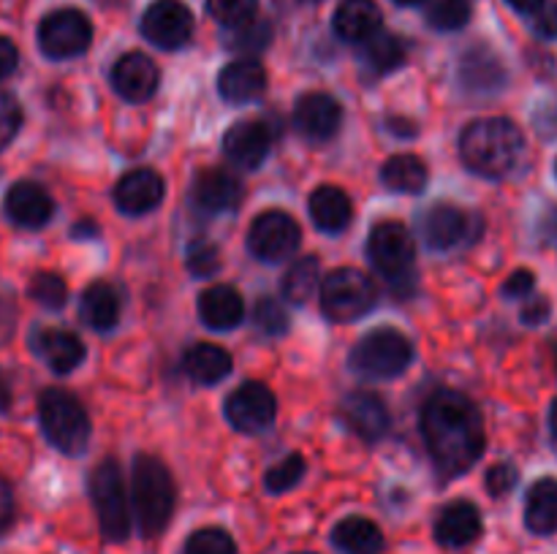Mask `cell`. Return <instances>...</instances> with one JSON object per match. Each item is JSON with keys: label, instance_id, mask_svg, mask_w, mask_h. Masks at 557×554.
<instances>
[{"label": "cell", "instance_id": "obj_11", "mask_svg": "<svg viewBox=\"0 0 557 554\" xmlns=\"http://www.w3.org/2000/svg\"><path fill=\"white\" fill-rule=\"evenodd\" d=\"M141 33L161 49H180L194 36V14L183 0H156L141 16Z\"/></svg>", "mask_w": 557, "mask_h": 554}, {"label": "cell", "instance_id": "obj_26", "mask_svg": "<svg viewBox=\"0 0 557 554\" xmlns=\"http://www.w3.org/2000/svg\"><path fill=\"white\" fill-rule=\"evenodd\" d=\"M354 215V204L348 199V193L335 185H321L310 196V217H313L315 226L326 234H337L343 228H348Z\"/></svg>", "mask_w": 557, "mask_h": 554}, {"label": "cell", "instance_id": "obj_8", "mask_svg": "<svg viewBox=\"0 0 557 554\" xmlns=\"http://www.w3.org/2000/svg\"><path fill=\"white\" fill-rule=\"evenodd\" d=\"M92 41V25L79 9H58L38 25V47L47 58L69 60L87 52Z\"/></svg>", "mask_w": 557, "mask_h": 554}, {"label": "cell", "instance_id": "obj_10", "mask_svg": "<svg viewBox=\"0 0 557 554\" xmlns=\"http://www.w3.org/2000/svg\"><path fill=\"white\" fill-rule=\"evenodd\" d=\"M368 255L386 280H403L413 266V237L400 221H381L370 228Z\"/></svg>", "mask_w": 557, "mask_h": 554}, {"label": "cell", "instance_id": "obj_13", "mask_svg": "<svg viewBox=\"0 0 557 554\" xmlns=\"http://www.w3.org/2000/svg\"><path fill=\"white\" fill-rule=\"evenodd\" d=\"M272 147V130L264 119H239L223 136V152L239 168H259Z\"/></svg>", "mask_w": 557, "mask_h": 554}, {"label": "cell", "instance_id": "obj_43", "mask_svg": "<svg viewBox=\"0 0 557 554\" xmlns=\"http://www.w3.org/2000/svg\"><path fill=\"white\" fill-rule=\"evenodd\" d=\"M22 128V106L11 92L0 90V152L16 139Z\"/></svg>", "mask_w": 557, "mask_h": 554}, {"label": "cell", "instance_id": "obj_25", "mask_svg": "<svg viewBox=\"0 0 557 554\" xmlns=\"http://www.w3.org/2000/svg\"><path fill=\"white\" fill-rule=\"evenodd\" d=\"M199 315L210 329L226 331L239 326L245 315V302L237 288L212 286L199 297Z\"/></svg>", "mask_w": 557, "mask_h": 554}, {"label": "cell", "instance_id": "obj_14", "mask_svg": "<svg viewBox=\"0 0 557 554\" xmlns=\"http://www.w3.org/2000/svg\"><path fill=\"white\" fill-rule=\"evenodd\" d=\"M343 109L330 92H305L294 106V125L310 141H326L337 134Z\"/></svg>", "mask_w": 557, "mask_h": 554}, {"label": "cell", "instance_id": "obj_52", "mask_svg": "<svg viewBox=\"0 0 557 554\" xmlns=\"http://www.w3.org/2000/svg\"><path fill=\"white\" fill-rule=\"evenodd\" d=\"M9 405H11V389L9 383H5L3 375H0V413L9 411Z\"/></svg>", "mask_w": 557, "mask_h": 554}, {"label": "cell", "instance_id": "obj_47", "mask_svg": "<svg viewBox=\"0 0 557 554\" xmlns=\"http://www.w3.org/2000/svg\"><path fill=\"white\" fill-rule=\"evenodd\" d=\"M16 65H20V49H16L11 38L0 36V79L14 74Z\"/></svg>", "mask_w": 557, "mask_h": 554}, {"label": "cell", "instance_id": "obj_15", "mask_svg": "<svg viewBox=\"0 0 557 554\" xmlns=\"http://www.w3.org/2000/svg\"><path fill=\"white\" fill-rule=\"evenodd\" d=\"M5 215H9L11 223L22 228H41L52 221L54 215V201L47 190L38 182H30V179H22V182H14L5 193Z\"/></svg>", "mask_w": 557, "mask_h": 554}, {"label": "cell", "instance_id": "obj_24", "mask_svg": "<svg viewBox=\"0 0 557 554\" xmlns=\"http://www.w3.org/2000/svg\"><path fill=\"white\" fill-rule=\"evenodd\" d=\"M332 25L343 41H368L381 30V9L375 0H343Z\"/></svg>", "mask_w": 557, "mask_h": 554}, {"label": "cell", "instance_id": "obj_42", "mask_svg": "<svg viewBox=\"0 0 557 554\" xmlns=\"http://www.w3.org/2000/svg\"><path fill=\"white\" fill-rule=\"evenodd\" d=\"M185 264H188L190 275L196 277H212L218 269H221V255H218V248L212 242H194L188 248V259H185Z\"/></svg>", "mask_w": 557, "mask_h": 554}, {"label": "cell", "instance_id": "obj_23", "mask_svg": "<svg viewBox=\"0 0 557 554\" xmlns=\"http://www.w3.org/2000/svg\"><path fill=\"white\" fill-rule=\"evenodd\" d=\"M471 217L455 204H435L424 212L422 234L433 250H451L468 237Z\"/></svg>", "mask_w": 557, "mask_h": 554}, {"label": "cell", "instance_id": "obj_35", "mask_svg": "<svg viewBox=\"0 0 557 554\" xmlns=\"http://www.w3.org/2000/svg\"><path fill=\"white\" fill-rule=\"evenodd\" d=\"M27 293L41 307L60 310L65 304V299H69V286H65V280L58 272H38V275H33Z\"/></svg>", "mask_w": 557, "mask_h": 554}, {"label": "cell", "instance_id": "obj_29", "mask_svg": "<svg viewBox=\"0 0 557 554\" xmlns=\"http://www.w3.org/2000/svg\"><path fill=\"white\" fill-rule=\"evenodd\" d=\"M525 525L536 536L557 532V481L542 478L531 487L525 500Z\"/></svg>", "mask_w": 557, "mask_h": 554}, {"label": "cell", "instance_id": "obj_16", "mask_svg": "<svg viewBox=\"0 0 557 554\" xmlns=\"http://www.w3.org/2000/svg\"><path fill=\"white\" fill-rule=\"evenodd\" d=\"M341 416L362 440H381L389 432V411L373 391H351L343 396Z\"/></svg>", "mask_w": 557, "mask_h": 554}, {"label": "cell", "instance_id": "obj_46", "mask_svg": "<svg viewBox=\"0 0 557 554\" xmlns=\"http://www.w3.org/2000/svg\"><path fill=\"white\" fill-rule=\"evenodd\" d=\"M533 272H528V269H517L515 275L509 277V280L504 282V293L509 299H522V297H528V293L533 291Z\"/></svg>", "mask_w": 557, "mask_h": 554}, {"label": "cell", "instance_id": "obj_34", "mask_svg": "<svg viewBox=\"0 0 557 554\" xmlns=\"http://www.w3.org/2000/svg\"><path fill=\"white\" fill-rule=\"evenodd\" d=\"M500 65L493 54L487 52H471L466 54V63H462V81L473 90H493L495 81H500Z\"/></svg>", "mask_w": 557, "mask_h": 554}, {"label": "cell", "instance_id": "obj_30", "mask_svg": "<svg viewBox=\"0 0 557 554\" xmlns=\"http://www.w3.org/2000/svg\"><path fill=\"white\" fill-rule=\"evenodd\" d=\"M79 313L92 329H112L120 318V297L109 282H90L82 293Z\"/></svg>", "mask_w": 557, "mask_h": 554}, {"label": "cell", "instance_id": "obj_55", "mask_svg": "<svg viewBox=\"0 0 557 554\" xmlns=\"http://www.w3.org/2000/svg\"><path fill=\"white\" fill-rule=\"evenodd\" d=\"M299 3H319V0H299Z\"/></svg>", "mask_w": 557, "mask_h": 554}, {"label": "cell", "instance_id": "obj_53", "mask_svg": "<svg viewBox=\"0 0 557 554\" xmlns=\"http://www.w3.org/2000/svg\"><path fill=\"white\" fill-rule=\"evenodd\" d=\"M549 427H553V432L557 435V400L553 402V407H549Z\"/></svg>", "mask_w": 557, "mask_h": 554}, {"label": "cell", "instance_id": "obj_7", "mask_svg": "<svg viewBox=\"0 0 557 554\" xmlns=\"http://www.w3.org/2000/svg\"><path fill=\"white\" fill-rule=\"evenodd\" d=\"M375 282L362 269L343 266L321 280V310L335 324H351L375 304Z\"/></svg>", "mask_w": 557, "mask_h": 554}, {"label": "cell", "instance_id": "obj_31", "mask_svg": "<svg viewBox=\"0 0 557 554\" xmlns=\"http://www.w3.org/2000/svg\"><path fill=\"white\" fill-rule=\"evenodd\" d=\"M381 179L395 193H422L424 185H428V166H424L422 158L411 155V152L392 155L381 166Z\"/></svg>", "mask_w": 557, "mask_h": 554}, {"label": "cell", "instance_id": "obj_22", "mask_svg": "<svg viewBox=\"0 0 557 554\" xmlns=\"http://www.w3.org/2000/svg\"><path fill=\"white\" fill-rule=\"evenodd\" d=\"M218 90L228 103H248L264 96L267 71L259 60H234L218 76Z\"/></svg>", "mask_w": 557, "mask_h": 554}, {"label": "cell", "instance_id": "obj_1", "mask_svg": "<svg viewBox=\"0 0 557 554\" xmlns=\"http://www.w3.org/2000/svg\"><path fill=\"white\" fill-rule=\"evenodd\" d=\"M422 432L435 467L446 478L471 470L484 451V421L479 407L460 391L441 389L422 411Z\"/></svg>", "mask_w": 557, "mask_h": 554}, {"label": "cell", "instance_id": "obj_28", "mask_svg": "<svg viewBox=\"0 0 557 554\" xmlns=\"http://www.w3.org/2000/svg\"><path fill=\"white\" fill-rule=\"evenodd\" d=\"M232 367L234 362L226 348L212 345V342H196L183 356L185 375L194 378L196 383H218L232 373Z\"/></svg>", "mask_w": 557, "mask_h": 554}, {"label": "cell", "instance_id": "obj_48", "mask_svg": "<svg viewBox=\"0 0 557 554\" xmlns=\"http://www.w3.org/2000/svg\"><path fill=\"white\" fill-rule=\"evenodd\" d=\"M549 302L547 299H531V302L525 304V307H522V320H525V324H544V320L549 318Z\"/></svg>", "mask_w": 557, "mask_h": 554}, {"label": "cell", "instance_id": "obj_54", "mask_svg": "<svg viewBox=\"0 0 557 554\" xmlns=\"http://www.w3.org/2000/svg\"><path fill=\"white\" fill-rule=\"evenodd\" d=\"M395 3H400V5H413V3H422V0H395Z\"/></svg>", "mask_w": 557, "mask_h": 554}, {"label": "cell", "instance_id": "obj_5", "mask_svg": "<svg viewBox=\"0 0 557 554\" xmlns=\"http://www.w3.org/2000/svg\"><path fill=\"white\" fill-rule=\"evenodd\" d=\"M90 498L101 536L109 543H123L131 532V505L125 494L123 470L114 459H103L90 473Z\"/></svg>", "mask_w": 557, "mask_h": 554}, {"label": "cell", "instance_id": "obj_49", "mask_svg": "<svg viewBox=\"0 0 557 554\" xmlns=\"http://www.w3.org/2000/svg\"><path fill=\"white\" fill-rule=\"evenodd\" d=\"M14 521V494H11L9 483L0 481V532H5Z\"/></svg>", "mask_w": 557, "mask_h": 554}, {"label": "cell", "instance_id": "obj_17", "mask_svg": "<svg viewBox=\"0 0 557 554\" xmlns=\"http://www.w3.org/2000/svg\"><path fill=\"white\" fill-rule=\"evenodd\" d=\"M158 81H161V71L145 52L123 54L112 68V85L125 101H147L158 90Z\"/></svg>", "mask_w": 557, "mask_h": 554}, {"label": "cell", "instance_id": "obj_4", "mask_svg": "<svg viewBox=\"0 0 557 554\" xmlns=\"http://www.w3.org/2000/svg\"><path fill=\"white\" fill-rule=\"evenodd\" d=\"M38 421L44 435L63 454H79L90 440V416L71 391L44 389L38 396Z\"/></svg>", "mask_w": 557, "mask_h": 554}, {"label": "cell", "instance_id": "obj_39", "mask_svg": "<svg viewBox=\"0 0 557 554\" xmlns=\"http://www.w3.org/2000/svg\"><path fill=\"white\" fill-rule=\"evenodd\" d=\"M305 476V459L299 454H288L286 459L277 462L270 473H267L264 483L272 494H283L288 489L297 487Z\"/></svg>", "mask_w": 557, "mask_h": 554}, {"label": "cell", "instance_id": "obj_19", "mask_svg": "<svg viewBox=\"0 0 557 554\" xmlns=\"http://www.w3.org/2000/svg\"><path fill=\"white\" fill-rule=\"evenodd\" d=\"M163 201V177L156 168H134L114 188V204L125 215H145Z\"/></svg>", "mask_w": 557, "mask_h": 554}, {"label": "cell", "instance_id": "obj_41", "mask_svg": "<svg viewBox=\"0 0 557 554\" xmlns=\"http://www.w3.org/2000/svg\"><path fill=\"white\" fill-rule=\"evenodd\" d=\"M232 30H234V36H232V41H228V47L239 49V52H261V49H264L272 38L270 25H267V22H256V20L245 22V25H239V27H232Z\"/></svg>", "mask_w": 557, "mask_h": 554}, {"label": "cell", "instance_id": "obj_18", "mask_svg": "<svg viewBox=\"0 0 557 554\" xmlns=\"http://www.w3.org/2000/svg\"><path fill=\"white\" fill-rule=\"evenodd\" d=\"M190 199L205 212H226L243 199V182L226 168H201L190 185Z\"/></svg>", "mask_w": 557, "mask_h": 554}, {"label": "cell", "instance_id": "obj_56", "mask_svg": "<svg viewBox=\"0 0 557 554\" xmlns=\"http://www.w3.org/2000/svg\"><path fill=\"white\" fill-rule=\"evenodd\" d=\"M555 367H557V345H555Z\"/></svg>", "mask_w": 557, "mask_h": 554}, {"label": "cell", "instance_id": "obj_51", "mask_svg": "<svg viewBox=\"0 0 557 554\" xmlns=\"http://www.w3.org/2000/svg\"><path fill=\"white\" fill-rule=\"evenodd\" d=\"M544 3H547V0H509L511 9L522 11V14H536Z\"/></svg>", "mask_w": 557, "mask_h": 554}, {"label": "cell", "instance_id": "obj_2", "mask_svg": "<svg viewBox=\"0 0 557 554\" xmlns=\"http://www.w3.org/2000/svg\"><path fill=\"white\" fill-rule=\"evenodd\" d=\"M522 130L506 117L473 119L460 136V155L482 177H504L522 158Z\"/></svg>", "mask_w": 557, "mask_h": 554}, {"label": "cell", "instance_id": "obj_6", "mask_svg": "<svg viewBox=\"0 0 557 554\" xmlns=\"http://www.w3.org/2000/svg\"><path fill=\"white\" fill-rule=\"evenodd\" d=\"M413 362V342L392 326L368 331L351 351V367L368 378H395Z\"/></svg>", "mask_w": 557, "mask_h": 554}, {"label": "cell", "instance_id": "obj_57", "mask_svg": "<svg viewBox=\"0 0 557 554\" xmlns=\"http://www.w3.org/2000/svg\"><path fill=\"white\" fill-rule=\"evenodd\" d=\"M299 554H315V552H299Z\"/></svg>", "mask_w": 557, "mask_h": 554}, {"label": "cell", "instance_id": "obj_21", "mask_svg": "<svg viewBox=\"0 0 557 554\" xmlns=\"http://www.w3.org/2000/svg\"><path fill=\"white\" fill-rule=\"evenodd\" d=\"M33 351L41 356V362H47V367L52 373H74L76 367L85 358V345H82L79 337L74 331L65 329H38L33 335Z\"/></svg>", "mask_w": 557, "mask_h": 554}, {"label": "cell", "instance_id": "obj_32", "mask_svg": "<svg viewBox=\"0 0 557 554\" xmlns=\"http://www.w3.org/2000/svg\"><path fill=\"white\" fill-rule=\"evenodd\" d=\"M321 286V261L315 255H305V259L294 261L292 269L283 277V299L292 304H305Z\"/></svg>", "mask_w": 557, "mask_h": 554}, {"label": "cell", "instance_id": "obj_36", "mask_svg": "<svg viewBox=\"0 0 557 554\" xmlns=\"http://www.w3.org/2000/svg\"><path fill=\"white\" fill-rule=\"evenodd\" d=\"M471 20V0H433L428 22L435 30H460Z\"/></svg>", "mask_w": 557, "mask_h": 554}, {"label": "cell", "instance_id": "obj_12", "mask_svg": "<svg viewBox=\"0 0 557 554\" xmlns=\"http://www.w3.org/2000/svg\"><path fill=\"white\" fill-rule=\"evenodd\" d=\"M277 416V400L272 389L259 380H248L226 400V418L239 432H261Z\"/></svg>", "mask_w": 557, "mask_h": 554}, {"label": "cell", "instance_id": "obj_3", "mask_svg": "<svg viewBox=\"0 0 557 554\" xmlns=\"http://www.w3.org/2000/svg\"><path fill=\"white\" fill-rule=\"evenodd\" d=\"M131 500L139 530L145 538H158L172 521L174 503H177V487L158 456L139 454L131 470Z\"/></svg>", "mask_w": 557, "mask_h": 554}, {"label": "cell", "instance_id": "obj_37", "mask_svg": "<svg viewBox=\"0 0 557 554\" xmlns=\"http://www.w3.org/2000/svg\"><path fill=\"white\" fill-rule=\"evenodd\" d=\"M185 554H237V543L221 527H201L188 536Z\"/></svg>", "mask_w": 557, "mask_h": 554}, {"label": "cell", "instance_id": "obj_40", "mask_svg": "<svg viewBox=\"0 0 557 554\" xmlns=\"http://www.w3.org/2000/svg\"><path fill=\"white\" fill-rule=\"evenodd\" d=\"M253 324L259 326L264 335H283L288 329V313L275 297H264L256 302L253 307Z\"/></svg>", "mask_w": 557, "mask_h": 554}, {"label": "cell", "instance_id": "obj_38", "mask_svg": "<svg viewBox=\"0 0 557 554\" xmlns=\"http://www.w3.org/2000/svg\"><path fill=\"white\" fill-rule=\"evenodd\" d=\"M259 0H207V14L226 27H239L256 20Z\"/></svg>", "mask_w": 557, "mask_h": 554}, {"label": "cell", "instance_id": "obj_27", "mask_svg": "<svg viewBox=\"0 0 557 554\" xmlns=\"http://www.w3.org/2000/svg\"><path fill=\"white\" fill-rule=\"evenodd\" d=\"M332 543L346 554H381L386 541L381 527L364 516H346L332 530Z\"/></svg>", "mask_w": 557, "mask_h": 554}, {"label": "cell", "instance_id": "obj_50", "mask_svg": "<svg viewBox=\"0 0 557 554\" xmlns=\"http://www.w3.org/2000/svg\"><path fill=\"white\" fill-rule=\"evenodd\" d=\"M11 318H14V307H11L9 297H3V293H0V331L9 329Z\"/></svg>", "mask_w": 557, "mask_h": 554}, {"label": "cell", "instance_id": "obj_20", "mask_svg": "<svg viewBox=\"0 0 557 554\" xmlns=\"http://www.w3.org/2000/svg\"><path fill=\"white\" fill-rule=\"evenodd\" d=\"M482 536V514L468 500H455L435 519V541L446 549H466Z\"/></svg>", "mask_w": 557, "mask_h": 554}, {"label": "cell", "instance_id": "obj_33", "mask_svg": "<svg viewBox=\"0 0 557 554\" xmlns=\"http://www.w3.org/2000/svg\"><path fill=\"white\" fill-rule=\"evenodd\" d=\"M364 43V60L375 74H389V71L400 68L406 63V47L395 33H373Z\"/></svg>", "mask_w": 557, "mask_h": 554}, {"label": "cell", "instance_id": "obj_9", "mask_svg": "<svg viewBox=\"0 0 557 554\" xmlns=\"http://www.w3.org/2000/svg\"><path fill=\"white\" fill-rule=\"evenodd\" d=\"M299 242H302V228L288 212L267 210L250 223L248 248L256 259L267 264L286 261L288 255L297 253Z\"/></svg>", "mask_w": 557, "mask_h": 554}, {"label": "cell", "instance_id": "obj_45", "mask_svg": "<svg viewBox=\"0 0 557 554\" xmlns=\"http://www.w3.org/2000/svg\"><path fill=\"white\" fill-rule=\"evenodd\" d=\"M533 27H536L539 36L557 38V5L555 3H544L542 9L533 14Z\"/></svg>", "mask_w": 557, "mask_h": 554}, {"label": "cell", "instance_id": "obj_44", "mask_svg": "<svg viewBox=\"0 0 557 554\" xmlns=\"http://www.w3.org/2000/svg\"><path fill=\"white\" fill-rule=\"evenodd\" d=\"M517 478H520V473H517L515 465H506V462L493 465L487 470V492L493 498H504L517 487Z\"/></svg>", "mask_w": 557, "mask_h": 554}]
</instances>
